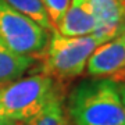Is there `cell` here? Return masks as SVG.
<instances>
[{"instance_id": "5bb4252c", "label": "cell", "mask_w": 125, "mask_h": 125, "mask_svg": "<svg viewBox=\"0 0 125 125\" xmlns=\"http://www.w3.org/2000/svg\"><path fill=\"white\" fill-rule=\"evenodd\" d=\"M17 125H20V124H17Z\"/></svg>"}, {"instance_id": "5b68a950", "label": "cell", "mask_w": 125, "mask_h": 125, "mask_svg": "<svg viewBox=\"0 0 125 125\" xmlns=\"http://www.w3.org/2000/svg\"><path fill=\"white\" fill-rule=\"evenodd\" d=\"M86 72L92 78L125 81V31L94 50L86 64Z\"/></svg>"}, {"instance_id": "3957f363", "label": "cell", "mask_w": 125, "mask_h": 125, "mask_svg": "<svg viewBox=\"0 0 125 125\" xmlns=\"http://www.w3.org/2000/svg\"><path fill=\"white\" fill-rule=\"evenodd\" d=\"M58 89L56 79L45 74L22 76L0 85V113L15 124L27 122Z\"/></svg>"}, {"instance_id": "52a82bcc", "label": "cell", "mask_w": 125, "mask_h": 125, "mask_svg": "<svg viewBox=\"0 0 125 125\" xmlns=\"http://www.w3.org/2000/svg\"><path fill=\"white\" fill-rule=\"evenodd\" d=\"M62 36H86L97 31V21L86 0H71L68 10L56 27Z\"/></svg>"}, {"instance_id": "ba28073f", "label": "cell", "mask_w": 125, "mask_h": 125, "mask_svg": "<svg viewBox=\"0 0 125 125\" xmlns=\"http://www.w3.org/2000/svg\"><path fill=\"white\" fill-rule=\"evenodd\" d=\"M35 61V57L14 53L0 42V85L22 78Z\"/></svg>"}, {"instance_id": "8992f818", "label": "cell", "mask_w": 125, "mask_h": 125, "mask_svg": "<svg viewBox=\"0 0 125 125\" xmlns=\"http://www.w3.org/2000/svg\"><path fill=\"white\" fill-rule=\"evenodd\" d=\"M97 21L94 32L106 43L125 31V0H86Z\"/></svg>"}, {"instance_id": "7c38bea8", "label": "cell", "mask_w": 125, "mask_h": 125, "mask_svg": "<svg viewBox=\"0 0 125 125\" xmlns=\"http://www.w3.org/2000/svg\"><path fill=\"white\" fill-rule=\"evenodd\" d=\"M118 83V90H120V94H121V99H122V102L125 104V81L122 82H117Z\"/></svg>"}, {"instance_id": "30bf717a", "label": "cell", "mask_w": 125, "mask_h": 125, "mask_svg": "<svg viewBox=\"0 0 125 125\" xmlns=\"http://www.w3.org/2000/svg\"><path fill=\"white\" fill-rule=\"evenodd\" d=\"M3 1L9 4L11 9L17 10L18 13L31 18L32 21H35L47 32H53L56 29L46 13L42 0H3Z\"/></svg>"}, {"instance_id": "8fae6325", "label": "cell", "mask_w": 125, "mask_h": 125, "mask_svg": "<svg viewBox=\"0 0 125 125\" xmlns=\"http://www.w3.org/2000/svg\"><path fill=\"white\" fill-rule=\"evenodd\" d=\"M42 3L45 6V10L52 24L56 28L57 24L60 22V20L62 18L64 13L68 10V7L71 4V0H42Z\"/></svg>"}, {"instance_id": "277c9868", "label": "cell", "mask_w": 125, "mask_h": 125, "mask_svg": "<svg viewBox=\"0 0 125 125\" xmlns=\"http://www.w3.org/2000/svg\"><path fill=\"white\" fill-rule=\"evenodd\" d=\"M49 39L46 29L0 0V42L7 49L21 56H42Z\"/></svg>"}, {"instance_id": "7a4b0ae2", "label": "cell", "mask_w": 125, "mask_h": 125, "mask_svg": "<svg viewBox=\"0 0 125 125\" xmlns=\"http://www.w3.org/2000/svg\"><path fill=\"white\" fill-rule=\"evenodd\" d=\"M103 43L96 33L71 38L60 35L54 29L43 53L42 74L60 81L76 78L83 74L90 56Z\"/></svg>"}, {"instance_id": "4fadbf2b", "label": "cell", "mask_w": 125, "mask_h": 125, "mask_svg": "<svg viewBox=\"0 0 125 125\" xmlns=\"http://www.w3.org/2000/svg\"><path fill=\"white\" fill-rule=\"evenodd\" d=\"M0 125H17V124L13 122L11 120H9V118H6V117L0 113Z\"/></svg>"}, {"instance_id": "9c48e42d", "label": "cell", "mask_w": 125, "mask_h": 125, "mask_svg": "<svg viewBox=\"0 0 125 125\" xmlns=\"http://www.w3.org/2000/svg\"><path fill=\"white\" fill-rule=\"evenodd\" d=\"M27 125H67V113L64 99L57 89L43 107L25 122Z\"/></svg>"}, {"instance_id": "6da1fadb", "label": "cell", "mask_w": 125, "mask_h": 125, "mask_svg": "<svg viewBox=\"0 0 125 125\" xmlns=\"http://www.w3.org/2000/svg\"><path fill=\"white\" fill-rule=\"evenodd\" d=\"M65 113L74 125H125V104L110 78L79 82L68 94Z\"/></svg>"}]
</instances>
